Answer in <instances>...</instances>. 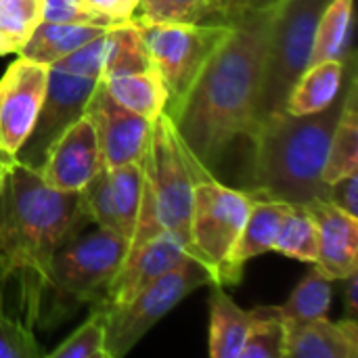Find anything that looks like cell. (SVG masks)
<instances>
[{
    "label": "cell",
    "mask_w": 358,
    "mask_h": 358,
    "mask_svg": "<svg viewBox=\"0 0 358 358\" xmlns=\"http://www.w3.org/2000/svg\"><path fill=\"white\" fill-rule=\"evenodd\" d=\"M275 13H245L231 21L229 34L172 117L182 141L208 168L220 162L235 138L250 136L258 122Z\"/></svg>",
    "instance_id": "obj_1"
},
{
    "label": "cell",
    "mask_w": 358,
    "mask_h": 358,
    "mask_svg": "<svg viewBox=\"0 0 358 358\" xmlns=\"http://www.w3.org/2000/svg\"><path fill=\"white\" fill-rule=\"evenodd\" d=\"M88 216L80 193L44 185L38 172L6 155L0 164V292L19 285L15 317L36 325L42 285L57 250L76 237Z\"/></svg>",
    "instance_id": "obj_2"
},
{
    "label": "cell",
    "mask_w": 358,
    "mask_h": 358,
    "mask_svg": "<svg viewBox=\"0 0 358 358\" xmlns=\"http://www.w3.org/2000/svg\"><path fill=\"white\" fill-rule=\"evenodd\" d=\"M342 107L344 92L319 113L294 115L281 109L262 117L248 136L254 147L248 191L298 206L327 199L329 185L323 180V168Z\"/></svg>",
    "instance_id": "obj_3"
},
{
    "label": "cell",
    "mask_w": 358,
    "mask_h": 358,
    "mask_svg": "<svg viewBox=\"0 0 358 358\" xmlns=\"http://www.w3.org/2000/svg\"><path fill=\"white\" fill-rule=\"evenodd\" d=\"M128 252V241L117 233L99 229L76 235L50 260L40 304V327L52 329L71 319L84 304H101Z\"/></svg>",
    "instance_id": "obj_4"
},
{
    "label": "cell",
    "mask_w": 358,
    "mask_h": 358,
    "mask_svg": "<svg viewBox=\"0 0 358 358\" xmlns=\"http://www.w3.org/2000/svg\"><path fill=\"white\" fill-rule=\"evenodd\" d=\"M141 168V208L128 250L164 231L180 233L187 237L193 206L189 145L182 141L172 117L166 111L151 122Z\"/></svg>",
    "instance_id": "obj_5"
},
{
    "label": "cell",
    "mask_w": 358,
    "mask_h": 358,
    "mask_svg": "<svg viewBox=\"0 0 358 358\" xmlns=\"http://www.w3.org/2000/svg\"><path fill=\"white\" fill-rule=\"evenodd\" d=\"M193 206L189 218V256L195 258L212 277V285H231L229 264L241 229L250 216L254 195L216 180L210 168L191 151Z\"/></svg>",
    "instance_id": "obj_6"
},
{
    "label": "cell",
    "mask_w": 358,
    "mask_h": 358,
    "mask_svg": "<svg viewBox=\"0 0 358 358\" xmlns=\"http://www.w3.org/2000/svg\"><path fill=\"white\" fill-rule=\"evenodd\" d=\"M130 21L141 29L151 61L168 90L164 111L174 117L201 67L229 34L231 23L149 19L143 15H134Z\"/></svg>",
    "instance_id": "obj_7"
},
{
    "label": "cell",
    "mask_w": 358,
    "mask_h": 358,
    "mask_svg": "<svg viewBox=\"0 0 358 358\" xmlns=\"http://www.w3.org/2000/svg\"><path fill=\"white\" fill-rule=\"evenodd\" d=\"M327 2L329 0H283L277 8L266 52L258 122L285 109L289 90L310 65L317 23Z\"/></svg>",
    "instance_id": "obj_8"
},
{
    "label": "cell",
    "mask_w": 358,
    "mask_h": 358,
    "mask_svg": "<svg viewBox=\"0 0 358 358\" xmlns=\"http://www.w3.org/2000/svg\"><path fill=\"white\" fill-rule=\"evenodd\" d=\"M203 285H212L210 273L195 258L187 256L130 302L101 306L109 358L126 357L168 313Z\"/></svg>",
    "instance_id": "obj_9"
},
{
    "label": "cell",
    "mask_w": 358,
    "mask_h": 358,
    "mask_svg": "<svg viewBox=\"0 0 358 358\" xmlns=\"http://www.w3.org/2000/svg\"><path fill=\"white\" fill-rule=\"evenodd\" d=\"M99 78H86L71 73L59 65H48L46 92L36 117V124L27 141L17 151V159L29 168H38L48 147L61 136V132L84 115L86 103L94 92Z\"/></svg>",
    "instance_id": "obj_10"
},
{
    "label": "cell",
    "mask_w": 358,
    "mask_h": 358,
    "mask_svg": "<svg viewBox=\"0 0 358 358\" xmlns=\"http://www.w3.org/2000/svg\"><path fill=\"white\" fill-rule=\"evenodd\" d=\"M48 82V65L17 57L0 78V151L17 155L27 141Z\"/></svg>",
    "instance_id": "obj_11"
},
{
    "label": "cell",
    "mask_w": 358,
    "mask_h": 358,
    "mask_svg": "<svg viewBox=\"0 0 358 358\" xmlns=\"http://www.w3.org/2000/svg\"><path fill=\"white\" fill-rule=\"evenodd\" d=\"M84 115L94 128L103 166L115 168L124 164H141L151 122L120 105L105 90L101 80L86 103Z\"/></svg>",
    "instance_id": "obj_12"
},
{
    "label": "cell",
    "mask_w": 358,
    "mask_h": 358,
    "mask_svg": "<svg viewBox=\"0 0 358 358\" xmlns=\"http://www.w3.org/2000/svg\"><path fill=\"white\" fill-rule=\"evenodd\" d=\"M101 166L103 157L94 128L86 115H80L48 147L36 172L44 185L55 191L80 193L101 170Z\"/></svg>",
    "instance_id": "obj_13"
},
{
    "label": "cell",
    "mask_w": 358,
    "mask_h": 358,
    "mask_svg": "<svg viewBox=\"0 0 358 358\" xmlns=\"http://www.w3.org/2000/svg\"><path fill=\"white\" fill-rule=\"evenodd\" d=\"M189 256V241L180 233L164 231L126 252L105 298L96 306H120L136 298L145 287L155 283Z\"/></svg>",
    "instance_id": "obj_14"
},
{
    "label": "cell",
    "mask_w": 358,
    "mask_h": 358,
    "mask_svg": "<svg viewBox=\"0 0 358 358\" xmlns=\"http://www.w3.org/2000/svg\"><path fill=\"white\" fill-rule=\"evenodd\" d=\"M317 227L315 266L331 281H342L358 271V218L329 199H315L304 206Z\"/></svg>",
    "instance_id": "obj_15"
},
{
    "label": "cell",
    "mask_w": 358,
    "mask_h": 358,
    "mask_svg": "<svg viewBox=\"0 0 358 358\" xmlns=\"http://www.w3.org/2000/svg\"><path fill=\"white\" fill-rule=\"evenodd\" d=\"M285 358H357V319L331 321L327 317L285 323Z\"/></svg>",
    "instance_id": "obj_16"
},
{
    "label": "cell",
    "mask_w": 358,
    "mask_h": 358,
    "mask_svg": "<svg viewBox=\"0 0 358 358\" xmlns=\"http://www.w3.org/2000/svg\"><path fill=\"white\" fill-rule=\"evenodd\" d=\"M289 208H292V203H287V201L254 195L250 216L241 229V235H239L237 245L231 256V264H229L231 285H237L241 281L245 264L250 260H254L266 252H273V243L277 239L281 220Z\"/></svg>",
    "instance_id": "obj_17"
},
{
    "label": "cell",
    "mask_w": 358,
    "mask_h": 358,
    "mask_svg": "<svg viewBox=\"0 0 358 358\" xmlns=\"http://www.w3.org/2000/svg\"><path fill=\"white\" fill-rule=\"evenodd\" d=\"M352 59L355 50H350L344 61L334 59L308 65L289 90L285 109L294 115H308L334 105L344 92Z\"/></svg>",
    "instance_id": "obj_18"
},
{
    "label": "cell",
    "mask_w": 358,
    "mask_h": 358,
    "mask_svg": "<svg viewBox=\"0 0 358 358\" xmlns=\"http://www.w3.org/2000/svg\"><path fill=\"white\" fill-rule=\"evenodd\" d=\"M358 172V76L357 57L350 63L348 80L344 86V107L334 128L327 159L323 168V180L327 185Z\"/></svg>",
    "instance_id": "obj_19"
},
{
    "label": "cell",
    "mask_w": 358,
    "mask_h": 358,
    "mask_svg": "<svg viewBox=\"0 0 358 358\" xmlns=\"http://www.w3.org/2000/svg\"><path fill=\"white\" fill-rule=\"evenodd\" d=\"M210 287V357L239 358L254 313L243 310L222 285Z\"/></svg>",
    "instance_id": "obj_20"
},
{
    "label": "cell",
    "mask_w": 358,
    "mask_h": 358,
    "mask_svg": "<svg viewBox=\"0 0 358 358\" xmlns=\"http://www.w3.org/2000/svg\"><path fill=\"white\" fill-rule=\"evenodd\" d=\"M109 27L90 23H48L40 21L17 55L36 63L52 65L86 42L103 36Z\"/></svg>",
    "instance_id": "obj_21"
},
{
    "label": "cell",
    "mask_w": 358,
    "mask_h": 358,
    "mask_svg": "<svg viewBox=\"0 0 358 358\" xmlns=\"http://www.w3.org/2000/svg\"><path fill=\"white\" fill-rule=\"evenodd\" d=\"M101 84L120 105L145 117L147 122H153L166 109L168 90L155 67L113 78H101Z\"/></svg>",
    "instance_id": "obj_22"
},
{
    "label": "cell",
    "mask_w": 358,
    "mask_h": 358,
    "mask_svg": "<svg viewBox=\"0 0 358 358\" xmlns=\"http://www.w3.org/2000/svg\"><path fill=\"white\" fill-rule=\"evenodd\" d=\"M352 8L355 0L327 2L317 23L310 65L334 59L344 61L348 57L352 50Z\"/></svg>",
    "instance_id": "obj_23"
},
{
    "label": "cell",
    "mask_w": 358,
    "mask_h": 358,
    "mask_svg": "<svg viewBox=\"0 0 358 358\" xmlns=\"http://www.w3.org/2000/svg\"><path fill=\"white\" fill-rule=\"evenodd\" d=\"M107 55L101 78H113L155 67L141 29L128 19L107 29Z\"/></svg>",
    "instance_id": "obj_24"
},
{
    "label": "cell",
    "mask_w": 358,
    "mask_h": 358,
    "mask_svg": "<svg viewBox=\"0 0 358 358\" xmlns=\"http://www.w3.org/2000/svg\"><path fill=\"white\" fill-rule=\"evenodd\" d=\"M107 174H109V195L117 222V233L130 245L138 218V208H141L143 168L141 164H124V166L107 168Z\"/></svg>",
    "instance_id": "obj_25"
},
{
    "label": "cell",
    "mask_w": 358,
    "mask_h": 358,
    "mask_svg": "<svg viewBox=\"0 0 358 358\" xmlns=\"http://www.w3.org/2000/svg\"><path fill=\"white\" fill-rule=\"evenodd\" d=\"M334 296V281L327 279L315 264L310 273L294 287L289 298L277 306L285 323H300L329 315Z\"/></svg>",
    "instance_id": "obj_26"
},
{
    "label": "cell",
    "mask_w": 358,
    "mask_h": 358,
    "mask_svg": "<svg viewBox=\"0 0 358 358\" xmlns=\"http://www.w3.org/2000/svg\"><path fill=\"white\" fill-rule=\"evenodd\" d=\"M273 252L306 264L317 262V252H319L317 227L304 206L292 203V208L285 212L277 239L273 243Z\"/></svg>",
    "instance_id": "obj_27"
},
{
    "label": "cell",
    "mask_w": 358,
    "mask_h": 358,
    "mask_svg": "<svg viewBox=\"0 0 358 358\" xmlns=\"http://www.w3.org/2000/svg\"><path fill=\"white\" fill-rule=\"evenodd\" d=\"M254 319L239 358H285V321L277 306L252 308Z\"/></svg>",
    "instance_id": "obj_28"
},
{
    "label": "cell",
    "mask_w": 358,
    "mask_h": 358,
    "mask_svg": "<svg viewBox=\"0 0 358 358\" xmlns=\"http://www.w3.org/2000/svg\"><path fill=\"white\" fill-rule=\"evenodd\" d=\"M48 358H109L107 334H105V313L101 306L55 350L46 352Z\"/></svg>",
    "instance_id": "obj_29"
},
{
    "label": "cell",
    "mask_w": 358,
    "mask_h": 358,
    "mask_svg": "<svg viewBox=\"0 0 358 358\" xmlns=\"http://www.w3.org/2000/svg\"><path fill=\"white\" fill-rule=\"evenodd\" d=\"M235 0H157L147 10L136 13L149 19L178 21H227L231 19Z\"/></svg>",
    "instance_id": "obj_30"
},
{
    "label": "cell",
    "mask_w": 358,
    "mask_h": 358,
    "mask_svg": "<svg viewBox=\"0 0 358 358\" xmlns=\"http://www.w3.org/2000/svg\"><path fill=\"white\" fill-rule=\"evenodd\" d=\"M46 357L34 336V327L6 313L0 306V358H40Z\"/></svg>",
    "instance_id": "obj_31"
},
{
    "label": "cell",
    "mask_w": 358,
    "mask_h": 358,
    "mask_svg": "<svg viewBox=\"0 0 358 358\" xmlns=\"http://www.w3.org/2000/svg\"><path fill=\"white\" fill-rule=\"evenodd\" d=\"M42 21V0H0V31L19 46Z\"/></svg>",
    "instance_id": "obj_32"
},
{
    "label": "cell",
    "mask_w": 358,
    "mask_h": 358,
    "mask_svg": "<svg viewBox=\"0 0 358 358\" xmlns=\"http://www.w3.org/2000/svg\"><path fill=\"white\" fill-rule=\"evenodd\" d=\"M105 34L90 40V42H86L84 46L76 48L73 52L65 55L55 65H59V67H63V69H67L71 73H78V76L99 78L101 80L105 55H107V38H105Z\"/></svg>",
    "instance_id": "obj_33"
},
{
    "label": "cell",
    "mask_w": 358,
    "mask_h": 358,
    "mask_svg": "<svg viewBox=\"0 0 358 358\" xmlns=\"http://www.w3.org/2000/svg\"><path fill=\"white\" fill-rule=\"evenodd\" d=\"M42 21L48 23H90L111 27L115 23L107 21L94 13L84 0H42Z\"/></svg>",
    "instance_id": "obj_34"
},
{
    "label": "cell",
    "mask_w": 358,
    "mask_h": 358,
    "mask_svg": "<svg viewBox=\"0 0 358 358\" xmlns=\"http://www.w3.org/2000/svg\"><path fill=\"white\" fill-rule=\"evenodd\" d=\"M358 172H352L336 182L329 185V195L327 199L331 203H336L338 208H342L344 212L352 214L358 218Z\"/></svg>",
    "instance_id": "obj_35"
},
{
    "label": "cell",
    "mask_w": 358,
    "mask_h": 358,
    "mask_svg": "<svg viewBox=\"0 0 358 358\" xmlns=\"http://www.w3.org/2000/svg\"><path fill=\"white\" fill-rule=\"evenodd\" d=\"M84 2L111 23H124L132 19L141 6V0H84Z\"/></svg>",
    "instance_id": "obj_36"
},
{
    "label": "cell",
    "mask_w": 358,
    "mask_h": 358,
    "mask_svg": "<svg viewBox=\"0 0 358 358\" xmlns=\"http://www.w3.org/2000/svg\"><path fill=\"white\" fill-rule=\"evenodd\" d=\"M283 0H235L233 10H231V19H237L245 13H264V10H275L281 6Z\"/></svg>",
    "instance_id": "obj_37"
},
{
    "label": "cell",
    "mask_w": 358,
    "mask_h": 358,
    "mask_svg": "<svg viewBox=\"0 0 358 358\" xmlns=\"http://www.w3.org/2000/svg\"><path fill=\"white\" fill-rule=\"evenodd\" d=\"M344 283V304H346V317L357 319L358 315V271L350 277L342 279Z\"/></svg>",
    "instance_id": "obj_38"
},
{
    "label": "cell",
    "mask_w": 358,
    "mask_h": 358,
    "mask_svg": "<svg viewBox=\"0 0 358 358\" xmlns=\"http://www.w3.org/2000/svg\"><path fill=\"white\" fill-rule=\"evenodd\" d=\"M19 42H15L10 36H6L4 31H0V57H4V55H10V52H19Z\"/></svg>",
    "instance_id": "obj_39"
},
{
    "label": "cell",
    "mask_w": 358,
    "mask_h": 358,
    "mask_svg": "<svg viewBox=\"0 0 358 358\" xmlns=\"http://www.w3.org/2000/svg\"><path fill=\"white\" fill-rule=\"evenodd\" d=\"M155 2H157V0H141V6H138V10H136V13H143V10H147V8H149L151 4H155Z\"/></svg>",
    "instance_id": "obj_40"
},
{
    "label": "cell",
    "mask_w": 358,
    "mask_h": 358,
    "mask_svg": "<svg viewBox=\"0 0 358 358\" xmlns=\"http://www.w3.org/2000/svg\"><path fill=\"white\" fill-rule=\"evenodd\" d=\"M4 157H6V153H2V151H0V164H2V159H4Z\"/></svg>",
    "instance_id": "obj_41"
}]
</instances>
